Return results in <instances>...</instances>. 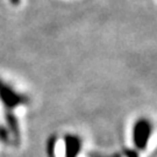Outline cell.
Listing matches in <instances>:
<instances>
[{"instance_id": "1", "label": "cell", "mask_w": 157, "mask_h": 157, "mask_svg": "<svg viewBox=\"0 0 157 157\" xmlns=\"http://www.w3.org/2000/svg\"><path fill=\"white\" fill-rule=\"evenodd\" d=\"M0 98L10 107H14L26 100V98L19 92L14 91L10 85L0 78Z\"/></svg>"}, {"instance_id": "2", "label": "cell", "mask_w": 157, "mask_h": 157, "mask_svg": "<svg viewBox=\"0 0 157 157\" xmlns=\"http://www.w3.org/2000/svg\"><path fill=\"white\" fill-rule=\"evenodd\" d=\"M10 2H11L12 5L17 6L19 4H20V0H10Z\"/></svg>"}]
</instances>
